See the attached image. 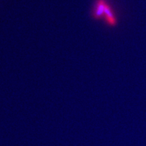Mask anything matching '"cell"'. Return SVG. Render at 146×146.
I'll return each instance as SVG.
<instances>
[{
	"label": "cell",
	"instance_id": "1",
	"mask_svg": "<svg viewBox=\"0 0 146 146\" xmlns=\"http://www.w3.org/2000/svg\"><path fill=\"white\" fill-rule=\"evenodd\" d=\"M107 3L106 0H97L91 12V16L94 19L100 20L104 18Z\"/></svg>",
	"mask_w": 146,
	"mask_h": 146
},
{
	"label": "cell",
	"instance_id": "2",
	"mask_svg": "<svg viewBox=\"0 0 146 146\" xmlns=\"http://www.w3.org/2000/svg\"><path fill=\"white\" fill-rule=\"evenodd\" d=\"M104 18H105L107 24L109 26L115 27L117 24V21H116V18L115 17L112 9L111 8L108 3H107L106 6Z\"/></svg>",
	"mask_w": 146,
	"mask_h": 146
}]
</instances>
